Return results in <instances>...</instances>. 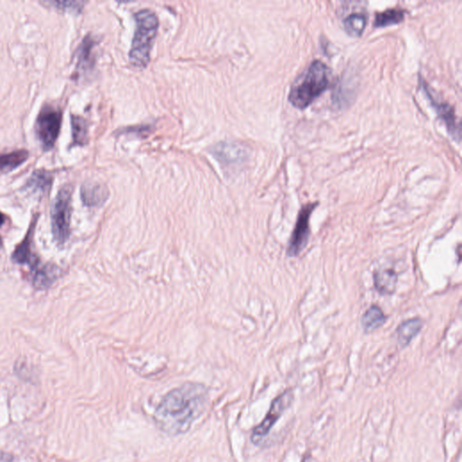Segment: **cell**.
<instances>
[{"label":"cell","mask_w":462,"mask_h":462,"mask_svg":"<svg viewBox=\"0 0 462 462\" xmlns=\"http://www.w3.org/2000/svg\"><path fill=\"white\" fill-rule=\"evenodd\" d=\"M208 390L203 385L187 383L164 396L155 411L156 426L169 436L187 433L205 412Z\"/></svg>","instance_id":"cell-1"},{"label":"cell","mask_w":462,"mask_h":462,"mask_svg":"<svg viewBox=\"0 0 462 462\" xmlns=\"http://www.w3.org/2000/svg\"><path fill=\"white\" fill-rule=\"evenodd\" d=\"M329 83L331 70L322 61L316 60L294 81L288 100L294 107L304 110L328 89Z\"/></svg>","instance_id":"cell-2"},{"label":"cell","mask_w":462,"mask_h":462,"mask_svg":"<svg viewBox=\"0 0 462 462\" xmlns=\"http://www.w3.org/2000/svg\"><path fill=\"white\" fill-rule=\"evenodd\" d=\"M137 21L129 59L135 66L145 67L149 62L152 42L158 32V16L150 9L139 10L135 15Z\"/></svg>","instance_id":"cell-3"},{"label":"cell","mask_w":462,"mask_h":462,"mask_svg":"<svg viewBox=\"0 0 462 462\" xmlns=\"http://www.w3.org/2000/svg\"><path fill=\"white\" fill-rule=\"evenodd\" d=\"M71 195L73 188L71 186L62 187L51 209L53 236L59 246L66 243L71 234Z\"/></svg>","instance_id":"cell-4"},{"label":"cell","mask_w":462,"mask_h":462,"mask_svg":"<svg viewBox=\"0 0 462 462\" xmlns=\"http://www.w3.org/2000/svg\"><path fill=\"white\" fill-rule=\"evenodd\" d=\"M62 125V111L53 105L46 104L41 108L36 121V134L43 149L53 148Z\"/></svg>","instance_id":"cell-5"},{"label":"cell","mask_w":462,"mask_h":462,"mask_svg":"<svg viewBox=\"0 0 462 462\" xmlns=\"http://www.w3.org/2000/svg\"><path fill=\"white\" fill-rule=\"evenodd\" d=\"M294 401V394L291 390L281 394L271 404L270 410L264 418L262 422L255 428L251 440L255 444H260L264 438L268 436L272 428L277 423L279 418L283 416L284 411L291 406Z\"/></svg>","instance_id":"cell-6"},{"label":"cell","mask_w":462,"mask_h":462,"mask_svg":"<svg viewBox=\"0 0 462 462\" xmlns=\"http://www.w3.org/2000/svg\"><path fill=\"white\" fill-rule=\"evenodd\" d=\"M316 205L317 203H309V205L302 207L301 212H299L293 234L289 240L287 250L289 257H297L307 247L311 232L309 220H310L312 212H314Z\"/></svg>","instance_id":"cell-7"},{"label":"cell","mask_w":462,"mask_h":462,"mask_svg":"<svg viewBox=\"0 0 462 462\" xmlns=\"http://www.w3.org/2000/svg\"><path fill=\"white\" fill-rule=\"evenodd\" d=\"M421 86L423 87L424 93H426L431 104L433 105L436 113L439 115L441 120L444 122L445 125H446L448 132H449L451 138L455 139L457 142H460L461 127L456 120V115H455L453 108L451 107L450 105L447 103H438L436 98L431 94L429 86H428V84L426 83V81H423V79L421 80Z\"/></svg>","instance_id":"cell-8"},{"label":"cell","mask_w":462,"mask_h":462,"mask_svg":"<svg viewBox=\"0 0 462 462\" xmlns=\"http://www.w3.org/2000/svg\"><path fill=\"white\" fill-rule=\"evenodd\" d=\"M37 217L32 220L30 224L29 229L27 230L25 239L22 242L16 246V250H14L12 254V261L14 263L19 265H29L33 267L39 262L37 257L34 255L32 251V243L34 239V234L36 229Z\"/></svg>","instance_id":"cell-9"},{"label":"cell","mask_w":462,"mask_h":462,"mask_svg":"<svg viewBox=\"0 0 462 462\" xmlns=\"http://www.w3.org/2000/svg\"><path fill=\"white\" fill-rule=\"evenodd\" d=\"M34 287L38 290H45L56 281L60 274V268L56 265L37 263L31 267Z\"/></svg>","instance_id":"cell-10"},{"label":"cell","mask_w":462,"mask_h":462,"mask_svg":"<svg viewBox=\"0 0 462 462\" xmlns=\"http://www.w3.org/2000/svg\"><path fill=\"white\" fill-rule=\"evenodd\" d=\"M81 200L89 207L103 205L108 197L107 187L97 183H87L81 187Z\"/></svg>","instance_id":"cell-11"},{"label":"cell","mask_w":462,"mask_h":462,"mask_svg":"<svg viewBox=\"0 0 462 462\" xmlns=\"http://www.w3.org/2000/svg\"><path fill=\"white\" fill-rule=\"evenodd\" d=\"M214 153L220 160L227 163L241 161L246 156V151L242 145L230 142L220 143L214 148Z\"/></svg>","instance_id":"cell-12"},{"label":"cell","mask_w":462,"mask_h":462,"mask_svg":"<svg viewBox=\"0 0 462 462\" xmlns=\"http://www.w3.org/2000/svg\"><path fill=\"white\" fill-rule=\"evenodd\" d=\"M374 284L380 294H392L396 289V274L390 270H376L374 273Z\"/></svg>","instance_id":"cell-13"},{"label":"cell","mask_w":462,"mask_h":462,"mask_svg":"<svg viewBox=\"0 0 462 462\" xmlns=\"http://www.w3.org/2000/svg\"><path fill=\"white\" fill-rule=\"evenodd\" d=\"M422 327L423 322L420 319H410V320L404 322L396 331L399 344L402 346L409 345L411 341L419 334Z\"/></svg>","instance_id":"cell-14"},{"label":"cell","mask_w":462,"mask_h":462,"mask_svg":"<svg viewBox=\"0 0 462 462\" xmlns=\"http://www.w3.org/2000/svg\"><path fill=\"white\" fill-rule=\"evenodd\" d=\"M29 152L26 150H19L9 154L0 155V173L12 171L18 168L29 158Z\"/></svg>","instance_id":"cell-15"},{"label":"cell","mask_w":462,"mask_h":462,"mask_svg":"<svg viewBox=\"0 0 462 462\" xmlns=\"http://www.w3.org/2000/svg\"><path fill=\"white\" fill-rule=\"evenodd\" d=\"M386 318L381 309L372 307L363 315L361 324L366 332H372L385 324Z\"/></svg>","instance_id":"cell-16"},{"label":"cell","mask_w":462,"mask_h":462,"mask_svg":"<svg viewBox=\"0 0 462 462\" xmlns=\"http://www.w3.org/2000/svg\"><path fill=\"white\" fill-rule=\"evenodd\" d=\"M53 178L49 172L45 170H38L34 172L31 178L27 183V187L33 190L34 192H40L45 193L48 192L52 186Z\"/></svg>","instance_id":"cell-17"},{"label":"cell","mask_w":462,"mask_h":462,"mask_svg":"<svg viewBox=\"0 0 462 462\" xmlns=\"http://www.w3.org/2000/svg\"><path fill=\"white\" fill-rule=\"evenodd\" d=\"M73 128V145H83L87 143L88 124L81 115H73L71 117Z\"/></svg>","instance_id":"cell-18"},{"label":"cell","mask_w":462,"mask_h":462,"mask_svg":"<svg viewBox=\"0 0 462 462\" xmlns=\"http://www.w3.org/2000/svg\"><path fill=\"white\" fill-rule=\"evenodd\" d=\"M404 10L397 9H387L386 11L376 14L374 26L385 27L396 25V24L404 21Z\"/></svg>","instance_id":"cell-19"},{"label":"cell","mask_w":462,"mask_h":462,"mask_svg":"<svg viewBox=\"0 0 462 462\" xmlns=\"http://www.w3.org/2000/svg\"><path fill=\"white\" fill-rule=\"evenodd\" d=\"M94 40L93 37L87 36L81 43L79 51H78V69L86 70L93 63V48L94 46Z\"/></svg>","instance_id":"cell-20"},{"label":"cell","mask_w":462,"mask_h":462,"mask_svg":"<svg viewBox=\"0 0 462 462\" xmlns=\"http://www.w3.org/2000/svg\"><path fill=\"white\" fill-rule=\"evenodd\" d=\"M366 19L362 14H352L344 20L346 32L351 36H360L364 32Z\"/></svg>","instance_id":"cell-21"},{"label":"cell","mask_w":462,"mask_h":462,"mask_svg":"<svg viewBox=\"0 0 462 462\" xmlns=\"http://www.w3.org/2000/svg\"><path fill=\"white\" fill-rule=\"evenodd\" d=\"M50 5L56 6V8L60 9H71L77 10V11H79V10L83 9V2L54 1L50 2Z\"/></svg>","instance_id":"cell-22"},{"label":"cell","mask_w":462,"mask_h":462,"mask_svg":"<svg viewBox=\"0 0 462 462\" xmlns=\"http://www.w3.org/2000/svg\"><path fill=\"white\" fill-rule=\"evenodd\" d=\"M0 462H13V457L8 453L2 454L0 456Z\"/></svg>","instance_id":"cell-23"},{"label":"cell","mask_w":462,"mask_h":462,"mask_svg":"<svg viewBox=\"0 0 462 462\" xmlns=\"http://www.w3.org/2000/svg\"><path fill=\"white\" fill-rule=\"evenodd\" d=\"M6 222V216L2 212H0V227Z\"/></svg>","instance_id":"cell-24"},{"label":"cell","mask_w":462,"mask_h":462,"mask_svg":"<svg viewBox=\"0 0 462 462\" xmlns=\"http://www.w3.org/2000/svg\"><path fill=\"white\" fill-rule=\"evenodd\" d=\"M2 246H3L2 239L1 237H0V249H1Z\"/></svg>","instance_id":"cell-25"}]
</instances>
